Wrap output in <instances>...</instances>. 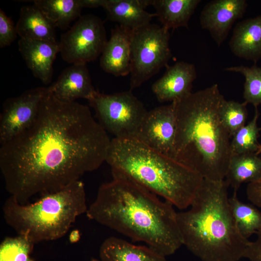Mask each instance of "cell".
<instances>
[{
	"label": "cell",
	"mask_w": 261,
	"mask_h": 261,
	"mask_svg": "<svg viewBox=\"0 0 261 261\" xmlns=\"http://www.w3.org/2000/svg\"><path fill=\"white\" fill-rule=\"evenodd\" d=\"M229 204L237 227L245 238L248 239L261 230V212L252 203L241 202L234 191L229 198Z\"/></svg>",
	"instance_id": "cb8c5ba5"
},
{
	"label": "cell",
	"mask_w": 261,
	"mask_h": 261,
	"mask_svg": "<svg viewBox=\"0 0 261 261\" xmlns=\"http://www.w3.org/2000/svg\"><path fill=\"white\" fill-rule=\"evenodd\" d=\"M259 116L258 108H255L252 120L238 130L231 140V156L248 153H256L261 147L258 141L260 129L257 125Z\"/></svg>",
	"instance_id": "d4e9b609"
},
{
	"label": "cell",
	"mask_w": 261,
	"mask_h": 261,
	"mask_svg": "<svg viewBox=\"0 0 261 261\" xmlns=\"http://www.w3.org/2000/svg\"><path fill=\"white\" fill-rule=\"evenodd\" d=\"M176 132L174 102L147 111L134 139L147 147L172 157Z\"/></svg>",
	"instance_id": "8fae6325"
},
{
	"label": "cell",
	"mask_w": 261,
	"mask_h": 261,
	"mask_svg": "<svg viewBox=\"0 0 261 261\" xmlns=\"http://www.w3.org/2000/svg\"><path fill=\"white\" fill-rule=\"evenodd\" d=\"M37 6L55 27L64 29L79 18L83 8L80 0H35Z\"/></svg>",
	"instance_id": "603a6c76"
},
{
	"label": "cell",
	"mask_w": 261,
	"mask_h": 261,
	"mask_svg": "<svg viewBox=\"0 0 261 261\" xmlns=\"http://www.w3.org/2000/svg\"><path fill=\"white\" fill-rule=\"evenodd\" d=\"M111 141L88 106L48 89L33 123L0 145L5 188L22 204L58 191L106 161Z\"/></svg>",
	"instance_id": "6da1fadb"
},
{
	"label": "cell",
	"mask_w": 261,
	"mask_h": 261,
	"mask_svg": "<svg viewBox=\"0 0 261 261\" xmlns=\"http://www.w3.org/2000/svg\"><path fill=\"white\" fill-rule=\"evenodd\" d=\"M169 30L150 23L131 30L130 90L139 87L164 67L172 57Z\"/></svg>",
	"instance_id": "52a82bcc"
},
{
	"label": "cell",
	"mask_w": 261,
	"mask_h": 261,
	"mask_svg": "<svg viewBox=\"0 0 261 261\" xmlns=\"http://www.w3.org/2000/svg\"><path fill=\"white\" fill-rule=\"evenodd\" d=\"M34 245L23 235L6 237L0 244V261H34L30 256Z\"/></svg>",
	"instance_id": "83f0119b"
},
{
	"label": "cell",
	"mask_w": 261,
	"mask_h": 261,
	"mask_svg": "<svg viewBox=\"0 0 261 261\" xmlns=\"http://www.w3.org/2000/svg\"><path fill=\"white\" fill-rule=\"evenodd\" d=\"M17 32L12 19L0 9V47L10 45L15 41Z\"/></svg>",
	"instance_id": "f1b7e54d"
},
{
	"label": "cell",
	"mask_w": 261,
	"mask_h": 261,
	"mask_svg": "<svg viewBox=\"0 0 261 261\" xmlns=\"http://www.w3.org/2000/svg\"><path fill=\"white\" fill-rule=\"evenodd\" d=\"M101 261H167L148 246L136 245L116 237L106 238L99 249Z\"/></svg>",
	"instance_id": "d6986e66"
},
{
	"label": "cell",
	"mask_w": 261,
	"mask_h": 261,
	"mask_svg": "<svg viewBox=\"0 0 261 261\" xmlns=\"http://www.w3.org/2000/svg\"><path fill=\"white\" fill-rule=\"evenodd\" d=\"M229 46L235 56L256 64L261 59V14L237 23Z\"/></svg>",
	"instance_id": "e0dca14e"
},
{
	"label": "cell",
	"mask_w": 261,
	"mask_h": 261,
	"mask_svg": "<svg viewBox=\"0 0 261 261\" xmlns=\"http://www.w3.org/2000/svg\"><path fill=\"white\" fill-rule=\"evenodd\" d=\"M224 99L215 84L173 102L176 132L172 158L213 181L224 179L231 157V137L219 116Z\"/></svg>",
	"instance_id": "3957f363"
},
{
	"label": "cell",
	"mask_w": 261,
	"mask_h": 261,
	"mask_svg": "<svg viewBox=\"0 0 261 261\" xmlns=\"http://www.w3.org/2000/svg\"><path fill=\"white\" fill-rule=\"evenodd\" d=\"M107 41L100 17L92 14L81 15L61 35L59 53L63 60L72 65L87 64L101 55Z\"/></svg>",
	"instance_id": "9c48e42d"
},
{
	"label": "cell",
	"mask_w": 261,
	"mask_h": 261,
	"mask_svg": "<svg viewBox=\"0 0 261 261\" xmlns=\"http://www.w3.org/2000/svg\"><path fill=\"white\" fill-rule=\"evenodd\" d=\"M88 207L84 184L79 180L36 201L20 204L10 196L3 207L7 224L34 244L63 237Z\"/></svg>",
	"instance_id": "8992f818"
},
{
	"label": "cell",
	"mask_w": 261,
	"mask_h": 261,
	"mask_svg": "<svg viewBox=\"0 0 261 261\" xmlns=\"http://www.w3.org/2000/svg\"><path fill=\"white\" fill-rule=\"evenodd\" d=\"M90 261H101L100 260L97 259H91Z\"/></svg>",
	"instance_id": "e575fe53"
},
{
	"label": "cell",
	"mask_w": 261,
	"mask_h": 261,
	"mask_svg": "<svg viewBox=\"0 0 261 261\" xmlns=\"http://www.w3.org/2000/svg\"><path fill=\"white\" fill-rule=\"evenodd\" d=\"M81 238V234L77 229L72 230L69 235V240L71 243L74 244L78 242Z\"/></svg>",
	"instance_id": "d6a6232c"
},
{
	"label": "cell",
	"mask_w": 261,
	"mask_h": 261,
	"mask_svg": "<svg viewBox=\"0 0 261 261\" xmlns=\"http://www.w3.org/2000/svg\"><path fill=\"white\" fill-rule=\"evenodd\" d=\"M256 235V239L249 242L245 253L244 258L249 261H261V230Z\"/></svg>",
	"instance_id": "f546056e"
},
{
	"label": "cell",
	"mask_w": 261,
	"mask_h": 261,
	"mask_svg": "<svg viewBox=\"0 0 261 261\" xmlns=\"http://www.w3.org/2000/svg\"><path fill=\"white\" fill-rule=\"evenodd\" d=\"M152 0H103L102 7L108 20L133 30L150 23L155 14L145 11Z\"/></svg>",
	"instance_id": "ac0fdd59"
},
{
	"label": "cell",
	"mask_w": 261,
	"mask_h": 261,
	"mask_svg": "<svg viewBox=\"0 0 261 261\" xmlns=\"http://www.w3.org/2000/svg\"><path fill=\"white\" fill-rule=\"evenodd\" d=\"M256 153L257 155H259V154L261 153V147H260V149Z\"/></svg>",
	"instance_id": "836d02e7"
},
{
	"label": "cell",
	"mask_w": 261,
	"mask_h": 261,
	"mask_svg": "<svg viewBox=\"0 0 261 261\" xmlns=\"http://www.w3.org/2000/svg\"><path fill=\"white\" fill-rule=\"evenodd\" d=\"M15 26L20 38L57 42L56 27L34 4L21 8Z\"/></svg>",
	"instance_id": "ffe728a7"
},
{
	"label": "cell",
	"mask_w": 261,
	"mask_h": 261,
	"mask_svg": "<svg viewBox=\"0 0 261 261\" xmlns=\"http://www.w3.org/2000/svg\"><path fill=\"white\" fill-rule=\"evenodd\" d=\"M48 87H38L6 100L0 115V144L10 140L28 128L35 119Z\"/></svg>",
	"instance_id": "30bf717a"
},
{
	"label": "cell",
	"mask_w": 261,
	"mask_h": 261,
	"mask_svg": "<svg viewBox=\"0 0 261 261\" xmlns=\"http://www.w3.org/2000/svg\"><path fill=\"white\" fill-rule=\"evenodd\" d=\"M247 103L234 101H222L219 109L220 121L232 137L245 125L247 117Z\"/></svg>",
	"instance_id": "4316f807"
},
{
	"label": "cell",
	"mask_w": 261,
	"mask_h": 261,
	"mask_svg": "<svg viewBox=\"0 0 261 261\" xmlns=\"http://www.w3.org/2000/svg\"><path fill=\"white\" fill-rule=\"evenodd\" d=\"M88 102L101 126L119 139L134 138L147 112L130 90L111 94L97 91Z\"/></svg>",
	"instance_id": "ba28073f"
},
{
	"label": "cell",
	"mask_w": 261,
	"mask_h": 261,
	"mask_svg": "<svg viewBox=\"0 0 261 261\" xmlns=\"http://www.w3.org/2000/svg\"><path fill=\"white\" fill-rule=\"evenodd\" d=\"M196 77L193 64L179 61L167 67L163 76L152 85V90L160 102L178 101L192 93Z\"/></svg>",
	"instance_id": "4fadbf2b"
},
{
	"label": "cell",
	"mask_w": 261,
	"mask_h": 261,
	"mask_svg": "<svg viewBox=\"0 0 261 261\" xmlns=\"http://www.w3.org/2000/svg\"><path fill=\"white\" fill-rule=\"evenodd\" d=\"M83 8H97L102 7L103 0H80Z\"/></svg>",
	"instance_id": "1f68e13d"
},
{
	"label": "cell",
	"mask_w": 261,
	"mask_h": 261,
	"mask_svg": "<svg viewBox=\"0 0 261 261\" xmlns=\"http://www.w3.org/2000/svg\"><path fill=\"white\" fill-rule=\"evenodd\" d=\"M112 174L99 188L87 217L165 257L174 253L183 244L174 206L131 179Z\"/></svg>",
	"instance_id": "7a4b0ae2"
},
{
	"label": "cell",
	"mask_w": 261,
	"mask_h": 261,
	"mask_svg": "<svg viewBox=\"0 0 261 261\" xmlns=\"http://www.w3.org/2000/svg\"><path fill=\"white\" fill-rule=\"evenodd\" d=\"M246 192L247 197L251 203L261 208V179L248 184Z\"/></svg>",
	"instance_id": "4dcf8cb0"
},
{
	"label": "cell",
	"mask_w": 261,
	"mask_h": 261,
	"mask_svg": "<svg viewBox=\"0 0 261 261\" xmlns=\"http://www.w3.org/2000/svg\"><path fill=\"white\" fill-rule=\"evenodd\" d=\"M247 7L246 0H212L201 11V27L209 31L219 46L227 38L234 22L243 16Z\"/></svg>",
	"instance_id": "7c38bea8"
},
{
	"label": "cell",
	"mask_w": 261,
	"mask_h": 261,
	"mask_svg": "<svg viewBox=\"0 0 261 261\" xmlns=\"http://www.w3.org/2000/svg\"><path fill=\"white\" fill-rule=\"evenodd\" d=\"M200 0H152L155 15L161 26L169 30L180 27L188 28L189 20Z\"/></svg>",
	"instance_id": "44dd1931"
},
{
	"label": "cell",
	"mask_w": 261,
	"mask_h": 261,
	"mask_svg": "<svg viewBox=\"0 0 261 261\" xmlns=\"http://www.w3.org/2000/svg\"><path fill=\"white\" fill-rule=\"evenodd\" d=\"M58 99L74 102L78 99L90 100L97 92L93 87L86 64H72L48 87Z\"/></svg>",
	"instance_id": "5bb4252c"
},
{
	"label": "cell",
	"mask_w": 261,
	"mask_h": 261,
	"mask_svg": "<svg viewBox=\"0 0 261 261\" xmlns=\"http://www.w3.org/2000/svg\"><path fill=\"white\" fill-rule=\"evenodd\" d=\"M225 70L242 74L245 78L243 97L247 103L255 108L261 104V67L254 64L251 67L243 65L227 67Z\"/></svg>",
	"instance_id": "484cf974"
},
{
	"label": "cell",
	"mask_w": 261,
	"mask_h": 261,
	"mask_svg": "<svg viewBox=\"0 0 261 261\" xmlns=\"http://www.w3.org/2000/svg\"><path fill=\"white\" fill-rule=\"evenodd\" d=\"M228 187L203 179L189 208L177 212L183 245L202 261H239L249 243L233 218Z\"/></svg>",
	"instance_id": "277c9868"
},
{
	"label": "cell",
	"mask_w": 261,
	"mask_h": 261,
	"mask_svg": "<svg viewBox=\"0 0 261 261\" xmlns=\"http://www.w3.org/2000/svg\"><path fill=\"white\" fill-rule=\"evenodd\" d=\"M18 50L34 76L44 84L51 82L53 65L59 53L58 43L20 38Z\"/></svg>",
	"instance_id": "9a60e30c"
},
{
	"label": "cell",
	"mask_w": 261,
	"mask_h": 261,
	"mask_svg": "<svg viewBox=\"0 0 261 261\" xmlns=\"http://www.w3.org/2000/svg\"><path fill=\"white\" fill-rule=\"evenodd\" d=\"M131 32L119 25L112 30L100 58V66L105 72L116 76L130 74Z\"/></svg>",
	"instance_id": "2e32d148"
},
{
	"label": "cell",
	"mask_w": 261,
	"mask_h": 261,
	"mask_svg": "<svg viewBox=\"0 0 261 261\" xmlns=\"http://www.w3.org/2000/svg\"><path fill=\"white\" fill-rule=\"evenodd\" d=\"M225 181L236 191L244 183L261 179V158L256 153L233 155L231 157Z\"/></svg>",
	"instance_id": "7402d4cb"
},
{
	"label": "cell",
	"mask_w": 261,
	"mask_h": 261,
	"mask_svg": "<svg viewBox=\"0 0 261 261\" xmlns=\"http://www.w3.org/2000/svg\"><path fill=\"white\" fill-rule=\"evenodd\" d=\"M106 162L122 174L179 209L191 205L203 181L198 174L134 138H114Z\"/></svg>",
	"instance_id": "5b68a950"
}]
</instances>
